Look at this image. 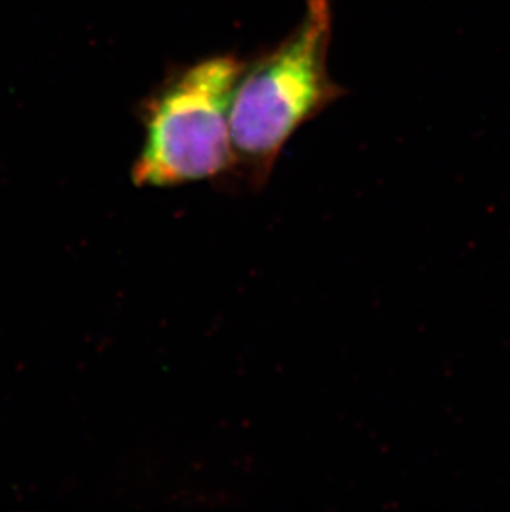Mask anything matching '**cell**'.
Instances as JSON below:
<instances>
[{"label": "cell", "instance_id": "1", "mask_svg": "<svg viewBox=\"0 0 510 512\" xmlns=\"http://www.w3.org/2000/svg\"><path fill=\"white\" fill-rule=\"evenodd\" d=\"M332 32V2L307 0L284 40L246 60L232 95L236 166L226 186L264 188L290 138L345 95L328 70Z\"/></svg>", "mask_w": 510, "mask_h": 512}, {"label": "cell", "instance_id": "2", "mask_svg": "<svg viewBox=\"0 0 510 512\" xmlns=\"http://www.w3.org/2000/svg\"><path fill=\"white\" fill-rule=\"evenodd\" d=\"M246 60L211 55L174 68L138 107L143 145L131 179L140 188L226 184L236 166L231 103Z\"/></svg>", "mask_w": 510, "mask_h": 512}]
</instances>
